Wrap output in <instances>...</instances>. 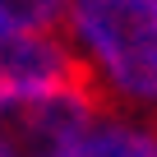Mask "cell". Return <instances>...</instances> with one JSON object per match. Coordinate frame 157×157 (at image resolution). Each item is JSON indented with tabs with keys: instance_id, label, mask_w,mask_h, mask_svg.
Instances as JSON below:
<instances>
[{
	"instance_id": "cell-2",
	"label": "cell",
	"mask_w": 157,
	"mask_h": 157,
	"mask_svg": "<svg viewBox=\"0 0 157 157\" xmlns=\"http://www.w3.org/2000/svg\"><path fill=\"white\" fill-rule=\"evenodd\" d=\"M97 120L102 102L88 78L0 102V157H74Z\"/></svg>"
},
{
	"instance_id": "cell-3",
	"label": "cell",
	"mask_w": 157,
	"mask_h": 157,
	"mask_svg": "<svg viewBox=\"0 0 157 157\" xmlns=\"http://www.w3.org/2000/svg\"><path fill=\"white\" fill-rule=\"evenodd\" d=\"M88 78L69 37L60 33H0V102L51 93Z\"/></svg>"
},
{
	"instance_id": "cell-4",
	"label": "cell",
	"mask_w": 157,
	"mask_h": 157,
	"mask_svg": "<svg viewBox=\"0 0 157 157\" xmlns=\"http://www.w3.org/2000/svg\"><path fill=\"white\" fill-rule=\"evenodd\" d=\"M74 157H157V129H143L134 120H116V116H102L83 148Z\"/></svg>"
},
{
	"instance_id": "cell-5",
	"label": "cell",
	"mask_w": 157,
	"mask_h": 157,
	"mask_svg": "<svg viewBox=\"0 0 157 157\" xmlns=\"http://www.w3.org/2000/svg\"><path fill=\"white\" fill-rule=\"evenodd\" d=\"M74 0H0V33H56Z\"/></svg>"
},
{
	"instance_id": "cell-1",
	"label": "cell",
	"mask_w": 157,
	"mask_h": 157,
	"mask_svg": "<svg viewBox=\"0 0 157 157\" xmlns=\"http://www.w3.org/2000/svg\"><path fill=\"white\" fill-rule=\"evenodd\" d=\"M65 28L93 88L157 111V0H74Z\"/></svg>"
}]
</instances>
